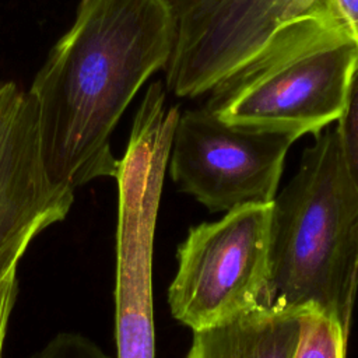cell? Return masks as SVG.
I'll return each mask as SVG.
<instances>
[{"instance_id": "obj_13", "label": "cell", "mask_w": 358, "mask_h": 358, "mask_svg": "<svg viewBox=\"0 0 358 358\" xmlns=\"http://www.w3.org/2000/svg\"><path fill=\"white\" fill-rule=\"evenodd\" d=\"M358 46V0H329Z\"/></svg>"}, {"instance_id": "obj_1", "label": "cell", "mask_w": 358, "mask_h": 358, "mask_svg": "<svg viewBox=\"0 0 358 358\" xmlns=\"http://www.w3.org/2000/svg\"><path fill=\"white\" fill-rule=\"evenodd\" d=\"M175 43L166 0H80L28 92L38 109L45 166L73 189L116 178L110 136Z\"/></svg>"}, {"instance_id": "obj_8", "label": "cell", "mask_w": 358, "mask_h": 358, "mask_svg": "<svg viewBox=\"0 0 358 358\" xmlns=\"http://www.w3.org/2000/svg\"><path fill=\"white\" fill-rule=\"evenodd\" d=\"M305 310L255 306L193 331L186 358H294Z\"/></svg>"}, {"instance_id": "obj_6", "label": "cell", "mask_w": 358, "mask_h": 358, "mask_svg": "<svg viewBox=\"0 0 358 358\" xmlns=\"http://www.w3.org/2000/svg\"><path fill=\"white\" fill-rule=\"evenodd\" d=\"M74 190L48 173L36 103L17 87L0 108V277L41 232L67 217Z\"/></svg>"}, {"instance_id": "obj_12", "label": "cell", "mask_w": 358, "mask_h": 358, "mask_svg": "<svg viewBox=\"0 0 358 358\" xmlns=\"http://www.w3.org/2000/svg\"><path fill=\"white\" fill-rule=\"evenodd\" d=\"M18 295L17 266L10 268L0 277V358L3 354V345L10 323V317Z\"/></svg>"}, {"instance_id": "obj_7", "label": "cell", "mask_w": 358, "mask_h": 358, "mask_svg": "<svg viewBox=\"0 0 358 358\" xmlns=\"http://www.w3.org/2000/svg\"><path fill=\"white\" fill-rule=\"evenodd\" d=\"M116 228L115 358H155L152 313V241L158 182L134 179L122 161Z\"/></svg>"}, {"instance_id": "obj_4", "label": "cell", "mask_w": 358, "mask_h": 358, "mask_svg": "<svg viewBox=\"0 0 358 358\" xmlns=\"http://www.w3.org/2000/svg\"><path fill=\"white\" fill-rule=\"evenodd\" d=\"M271 203L245 204L192 227L168 288L172 316L192 331L260 305L268 278Z\"/></svg>"}, {"instance_id": "obj_5", "label": "cell", "mask_w": 358, "mask_h": 358, "mask_svg": "<svg viewBox=\"0 0 358 358\" xmlns=\"http://www.w3.org/2000/svg\"><path fill=\"white\" fill-rule=\"evenodd\" d=\"M296 140L284 131L225 123L204 106L186 109L173 122L169 173L213 213L273 203Z\"/></svg>"}, {"instance_id": "obj_3", "label": "cell", "mask_w": 358, "mask_h": 358, "mask_svg": "<svg viewBox=\"0 0 358 358\" xmlns=\"http://www.w3.org/2000/svg\"><path fill=\"white\" fill-rule=\"evenodd\" d=\"M357 66L347 25L317 0L208 91L204 108L229 124L316 136L341 116Z\"/></svg>"}, {"instance_id": "obj_9", "label": "cell", "mask_w": 358, "mask_h": 358, "mask_svg": "<svg viewBox=\"0 0 358 358\" xmlns=\"http://www.w3.org/2000/svg\"><path fill=\"white\" fill-rule=\"evenodd\" d=\"M347 337L340 323L309 308L301 322V337L294 358H345Z\"/></svg>"}, {"instance_id": "obj_11", "label": "cell", "mask_w": 358, "mask_h": 358, "mask_svg": "<svg viewBox=\"0 0 358 358\" xmlns=\"http://www.w3.org/2000/svg\"><path fill=\"white\" fill-rule=\"evenodd\" d=\"M27 358H113L92 338L77 331H62Z\"/></svg>"}, {"instance_id": "obj_2", "label": "cell", "mask_w": 358, "mask_h": 358, "mask_svg": "<svg viewBox=\"0 0 358 358\" xmlns=\"http://www.w3.org/2000/svg\"><path fill=\"white\" fill-rule=\"evenodd\" d=\"M358 292V189L336 129L305 148L271 203L268 278L262 306L315 308L350 336Z\"/></svg>"}, {"instance_id": "obj_10", "label": "cell", "mask_w": 358, "mask_h": 358, "mask_svg": "<svg viewBox=\"0 0 358 358\" xmlns=\"http://www.w3.org/2000/svg\"><path fill=\"white\" fill-rule=\"evenodd\" d=\"M334 129L344 165L358 189V66L351 77L345 105Z\"/></svg>"}, {"instance_id": "obj_14", "label": "cell", "mask_w": 358, "mask_h": 358, "mask_svg": "<svg viewBox=\"0 0 358 358\" xmlns=\"http://www.w3.org/2000/svg\"><path fill=\"white\" fill-rule=\"evenodd\" d=\"M18 85L13 81H7V83H1L0 84V108L3 106V103L8 99V96L13 94V91L17 88Z\"/></svg>"}]
</instances>
